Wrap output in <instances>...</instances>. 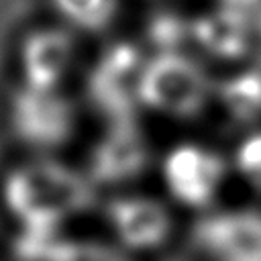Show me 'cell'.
Instances as JSON below:
<instances>
[{"instance_id": "1", "label": "cell", "mask_w": 261, "mask_h": 261, "mask_svg": "<svg viewBox=\"0 0 261 261\" xmlns=\"http://www.w3.org/2000/svg\"><path fill=\"white\" fill-rule=\"evenodd\" d=\"M98 194L82 165L59 155H22L0 175V206L16 226L69 228Z\"/></svg>"}, {"instance_id": "2", "label": "cell", "mask_w": 261, "mask_h": 261, "mask_svg": "<svg viewBox=\"0 0 261 261\" xmlns=\"http://www.w3.org/2000/svg\"><path fill=\"white\" fill-rule=\"evenodd\" d=\"M82 110L67 90L14 84L4 100V124L24 155H59L77 137Z\"/></svg>"}, {"instance_id": "3", "label": "cell", "mask_w": 261, "mask_h": 261, "mask_svg": "<svg viewBox=\"0 0 261 261\" xmlns=\"http://www.w3.org/2000/svg\"><path fill=\"white\" fill-rule=\"evenodd\" d=\"M216 77L186 51L149 53L141 77V112L169 120H194L214 106Z\"/></svg>"}, {"instance_id": "4", "label": "cell", "mask_w": 261, "mask_h": 261, "mask_svg": "<svg viewBox=\"0 0 261 261\" xmlns=\"http://www.w3.org/2000/svg\"><path fill=\"white\" fill-rule=\"evenodd\" d=\"M163 196L173 208L196 216L218 206L220 196L232 177L228 155L214 145L184 139L169 145L155 161Z\"/></svg>"}, {"instance_id": "5", "label": "cell", "mask_w": 261, "mask_h": 261, "mask_svg": "<svg viewBox=\"0 0 261 261\" xmlns=\"http://www.w3.org/2000/svg\"><path fill=\"white\" fill-rule=\"evenodd\" d=\"M147 53L128 43L108 45L84 73L82 106L102 122L137 118L141 114V77Z\"/></svg>"}, {"instance_id": "6", "label": "cell", "mask_w": 261, "mask_h": 261, "mask_svg": "<svg viewBox=\"0 0 261 261\" xmlns=\"http://www.w3.org/2000/svg\"><path fill=\"white\" fill-rule=\"evenodd\" d=\"M102 220L110 243L128 257L159 253L175 234V208L165 196L141 190H120L108 194Z\"/></svg>"}, {"instance_id": "7", "label": "cell", "mask_w": 261, "mask_h": 261, "mask_svg": "<svg viewBox=\"0 0 261 261\" xmlns=\"http://www.w3.org/2000/svg\"><path fill=\"white\" fill-rule=\"evenodd\" d=\"M153 165L151 143L137 118L110 120L100 124L98 137L86 151L82 169L100 192L133 188Z\"/></svg>"}, {"instance_id": "8", "label": "cell", "mask_w": 261, "mask_h": 261, "mask_svg": "<svg viewBox=\"0 0 261 261\" xmlns=\"http://www.w3.org/2000/svg\"><path fill=\"white\" fill-rule=\"evenodd\" d=\"M192 247L202 261H261V206H214L196 216Z\"/></svg>"}, {"instance_id": "9", "label": "cell", "mask_w": 261, "mask_h": 261, "mask_svg": "<svg viewBox=\"0 0 261 261\" xmlns=\"http://www.w3.org/2000/svg\"><path fill=\"white\" fill-rule=\"evenodd\" d=\"M80 65L77 37L63 24L27 33L16 51V84L45 90H67Z\"/></svg>"}, {"instance_id": "10", "label": "cell", "mask_w": 261, "mask_h": 261, "mask_svg": "<svg viewBox=\"0 0 261 261\" xmlns=\"http://www.w3.org/2000/svg\"><path fill=\"white\" fill-rule=\"evenodd\" d=\"M259 8H234L220 6L212 14L194 22V37L202 51L220 61L243 63L245 57H253L259 39Z\"/></svg>"}, {"instance_id": "11", "label": "cell", "mask_w": 261, "mask_h": 261, "mask_svg": "<svg viewBox=\"0 0 261 261\" xmlns=\"http://www.w3.org/2000/svg\"><path fill=\"white\" fill-rule=\"evenodd\" d=\"M214 108L222 110L228 120L243 130L261 124V67L243 65L224 77H216Z\"/></svg>"}, {"instance_id": "12", "label": "cell", "mask_w": 261, "mask_h": 261, "mask_svg": "<svg viewBox=\"0 0 261 261\" xmlns=\"http://www.w3.org/2000/svg\"><path fill=\"white\" fill-rule=\"evenodd\" d=\"M61 24L84 35L108 31L120 10V0H51Z\"/></svg>"}, {"instance_id": "13", "label": "cell", "mask_w": 261, "mask_h": 261, "mask_svg": "<svg viewBox=\"0 0 261 261\" xmlns=\"http://www.w3.org/2000/svg\"><path fill=\"white\" fill-rule=\"evenodd\" d=\"M230 173L249 192L261 196V124L243 130L228 153Z\"/></svg>"}, {"instance_id": "14", "label": "cell", "mask_w": 261, "mask_h": 261, "mask_svg": "<svg viewBox=\"0 0 261 261\" xmlns=\"http://www.w3.org/2000/svg\"><path fill=\"white\" fill-rule=\"evenodd\" d=\"M71 261H133V257L122 253L112 243H104V245H98V243H86L84 245V243H80Z\"/></svg>"}, {"instance_id": "15", "label": "cell", "mask_w": 261, "mask_h": 261, "mask_svg": "<svg viewBox=\"0 0 261 261\" xmlns=\"http://www.w3.org/2000/svg\"><path fill=\"white\" fill-rule=\"evenodd\" d=\"M224 6H234V8H259L261 0H222Z\"/></svg>"}, {"instance_id": "16", "label": "cell", "mask_w": 261, "mask_h": 261, "mask_svg": "<svg viewBox=\"0 0 261 261\" xmlns=\"http://www.w3.org/2000/svg\"><path fill=\"white\" fill-rule=\"evenodd\" d=\"M2 220H4V212H2V206H0V228H2Z\"/></svg>"}]
</instances>
